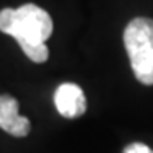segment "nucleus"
<instances>
[{
	"label": "nucleus",
	"instance_id": "nucleus-1",
	"mask_svg": "<svg viewBox=\"0 0 153 153\" xmlns=\"http://www.w3.org/2000/svg\"><path fill=\"white\" fill-rule=\"evenodd\" d=\"M0 31L16 39L31 61L44 63L48 60L46 39L53 34V19L44 9L34 4H24L19 9H2Z\"/></svg>",
	"mask_w": 153,
	"mask_h": 153
},
{
	"label": "nucleus",
	"instance_id": "nucleus-2",
	"mask_svg": "<svg viewBox=\"0 0 153 153\" xmlns=\"http://www.w3.org/2000/svg\"><path fill=\"white\" fill-rule=\"evenodd\" d=\"M124 48L138 82L153 85V19H131L124 29Z\"/></svg>",
	"mask_w": 153,
	"mask_h": 153
},
{
	"label": "nucleus",
	"instance_id": "nucleus-3",
	"mask_svg": "<svg viewBox=\"0 0 153 153\" xmlns=\"http://www.w3.org/2000/svg\"><path fill=\"white\" fill-rule=\"evenodd\" d=\"M56 111L63 117H80L87 111V99L76 83H61L55 92Z\"/></svg>",
	"mask_w": 153,
	"mask_h": 153
},
{
	"label": "nucleus",
	"instance_id": "nucleus-4",
	"mask_svg": "<svg viewBox=\"0 0 153 153\" xmlns=\"http://www.w3.org/2000/svg\"><path fill=\"white\" fill-rule=\"evenodd\" d=\"M0 128L16 138L27 136L31 123L19 114V102L12 95H0Z\"/></svg>",
	"mask_w": 153,
	"mask_h": 153
},
{
	"label": "nucleus",
	"instance_id": "nucleus-5",
	"mask_svg": "<svg viewBox=\"0 0 153 153\" xmlns=\"http://www.w3.org/2000/svg\"><path fill=\"white\" fill-rule=\"evenodd\" d=\"M123 153H153V150L150 146H146L145 143L134 141V143H129V145L123 150Z\"/></svg>",
	"mask_w": 153,
	"mask_h": 153
}]
</instances>
